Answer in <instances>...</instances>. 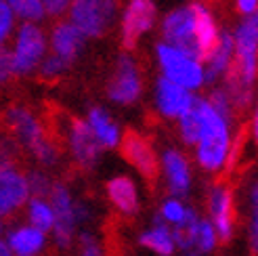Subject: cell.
Wrapping results in <instances>:
<instances>
[{
	"label": "cell",
	"instance_id": "obj_6",
	"mask_svg": "<svg viewBox=\"0 0 258 256\" xmlns=\"http://www.w3.org/2000/svg\"><path fill=\"white\" fill-rule=\"evenodd\" d=\"M55 133L63 145L68 160L78 168L80 172H90L97 168V164L101 162L103 149L97 137L90 131V126L84 118H66L61 122L59 131L55 128Z\"/></svg>",
	"mask_w": 258,
	"mask_h": 256
},
{
	"label": "cell",
	"instance_id": "obj_9",
	"mask_svg": "<svg viewBox=\"0 0 258 256\" xmlns=\"http://www.w3.org/2000/svg\"><path fill=\"white\" fill-rule=\"evenodd\" d=\"M160 178L168 196L187 200L196 187V162L178 145H164L160 149Z\"/></svg>",
	"mask_w": 258,
	"mask_h": 256
},
{
	"label": "cell",
	"instance_id": "obj_2",
	"mask_svg": "<svg viewBox=\"0 0 258 256\" xmlns=\"http://www.w3.org/2000/svg\"><path fill=\"white\" fill-rule=\"evenodd\" d=\"M5 131L21 151L32 158L38 168L53 170L63 162L66 151L55 131L38 116V111L25 103H11L5 109Z\"/></svg>",
	"mask_w": 258,
	"mask_h": 256
},
{
	"label": "cell",
	"instance_id": "obj_4",
	"mask_svg": "<svg viewBox=\"0 0 258 256\" xmlns=\"http://www.w3.org/2000/svg\"><path fill=\"white\" fill-rule=\"evenodd\" d=\"M204 210L223 244H229L237 233V223L241 219L239 212V194L235 191L233 183L225 176L212 178L204 194Z\"/></svg>",
	"mask_w": 258,
	"mask_h": 256
},
{
	"label": "cell",
	"instance_id": "obj_35",
	"mask_svg": "<svg viewBox=\"0 0 258 256\" xmlns=\"http://www.w3.org/2000/svg\"><path fill=\"white\" fill-rule=\"evenodd\" d=\"M256 158H258V149H256Z\"/></svg>",
	"mask_w": 258,
	"mask_h": 256
},
{
	"label": "cell",
	"instance_id": "obj_8",
	"mask_svg": "<svg viewBox=\"0 0 258 256\" xmlns=\"http://www.w3.org/2000/svg\"><path fill=\"white\" fill-rule=\"evenodd\" d=\"M143 93H145L143 72H141L137 59L128 50H124L115 59L113 72L105 86V97L109 103L118 107H133L141 101Z\"/></svg>",
	"mask_w": 258,
	"mask_h": 256
},
{
	"label": "cell",
	"instance_id": "obj_32",
	"mask_svg": "<svg viewBox=\"0 0 258 256\" xmlns=\"http://www.w3.org/2000/svg\"><path fill=\"white\" fill-rule=\"evenodd\" d=\"M72 3L74 0H42V5L46 9V15L53 17V19H61L63 15H68Z\"/></svg>",
	"mask_w": 258,
	"mask_h": 256
},
{
	"label": "cell",
	"instance_id": "obj_34",
	"mask_svg": "<svg viewBox=\"0 0 258 256\" xmlns=\"http://www.w3.org/2000/svg\"><path fill=\"white\" fill-rule=\"evenodd\" d=\"M0 256H15V254L11 252V248L5 244V241H0Z\"/></svg>",
	"mask_w": 258,
	"mask_h": 256
},
{
	"label": "cell",
	"instance_id": "obj_1",
	"mask_svg": "<svg viewBox=\"0 0 258 256\" xmlns=\"http://www.w3.org/2000/svg\"><path fill=\"white\" fill-rule=\"evenodd\" d=\"M193 113L198 120V141L189 149L191 158L202 174L221 178L235 168L243 131H239L237 122L223 116L208 97H198Z\"/></svg>",
	"mask_w": 258,
	"mask_h": 256
},
{
	"label": "cell",
	"instance_id": "obj_3",
	"mask_svg": "<svg viewBox=\"0 0 258 256\" xmlns=\"http://www.w3.org/2000/svg\"><path fill=\"white\" fill-rule=\"evenodd\" d=\"M48 53L50 42L42 25L21 21L15 36L11 38V46L0 53V80L7 84L15 78L38 74Z\"/></svg>",
	"mask_w": 258,
	"mask_h": 256
},
{
	"label": "cell",
	"instance_id": "obj_31",
	"mask_svg": "<svg viewBox=\"0 0 258 256\" xmlns=\"http://www.w3.org/2000/svg\"><path fill=\"white\" fill-rule=\"evenodd\" d=\"M17 15H15V11H13L5 0L0 3V40L3 42H7V40H11L13 36H15V32H17Z\"/></svg>",
	"mask_w": 258,
	"mask_h": 256
},
{
	"label": "cell",
	"instance_id": "obj_14",
	"mask_svg": "<svg viewBox=\"0 0 258 256\" xmlns=\"http://www.w3.org/2000/svg\"><path fill=\"white\" fill-rule=\"evenodd\" d=\"M158 9L151 0H128L120 19V42L124 50H135L139 40L156 28Z\"/></svg>",
	"mask_w": 258,
	"mask_h": 256
},
{
	"label": "cell",
	"instance_id": "obj_26",
	"mask_svg": "<svg viewBox=\"0 0 258 256\" xmlns=\"http://www.w3.org/2000/svg\"><path fill=\"white\" fill-rule=\"evenodd\" d=\"M25 223H30L38 229H42L44 233H53L55 223H57V214H55V206L50 198L44 196H32V200L25 206Z\"/></svg>",
	"mask_w": 258,
	"mask_h": 256
},
{
	"label": "cell",
	"instance_id": "obj_24",
	"mask_svg": "<svg viewBox=\"0 0 258 256\" xmlns=\"http://www.w3.org/2000/svg\"><path fill=\"white\" fill-rule=\"evenodd\" d=\"M193 11H196V36H198V53L202 61H206L214 46L221 40L223 30L218 28V23L212 15V11L206 7L204 3H191Z\"/></svg>",
	"mask_w": 258,
	"mask_h": 256
},
{
	"label": "cell",
	"instance_id": "obj_25",
	"mask_svg": "<svg viewBox=\"0 0 258 256\" xmlns=\"http://www.w3.org/2000/svg\"><path fill=\"white\" fill-rule=\"evenodd\" d=\"M164 223H168L170 227H174L176 231H183V229H189L193 223L200 219V212L196 206L187 204V200L176 198V196H166L156 212Z\"/></svg>",
	"mask_w": 258,
	"mask_h": 256
},
{
	"label": "cell",
	"instance_id": "obj_10",
	"mask_svg": "<svg viewBox=\"0 0 258 256\" xmlns=\"http://www.w3.org/2000/svg\"><path fill=\"white\" fill-rule=\"evenodd\" d=\"M32 200V187L28 170L19 160H3L0 164V216L3 221H13L21 214Z\"/></svg>",
	"mask_w": 258,
	"mask_h": 256
},
{
	"label": "cell",
	"instance_id": "obj_15",
	"mask_svg": "<svg viewBox=\"0 0 258 256\" xmlns=\"http://www.w3.org/2000/svg\"><path fill=\"white\" fill-rule=\"evenodd\" d=\"M160 36H162L164 42L178 46V48L187 50V53L200 57L198 36H196V11H193V5L172 9L168 15H164V19L160 23Z\"/></svg>",
	"mask_w": 258,
	"mask_h": 256
},
{
	"label": "cell",
	"instance_id": "obj_17",
	"mask_svg": "<svg viewBox=\"0 0 258 256\" xmlns=\"http://www.w3.org/2000/svg\"><path fill=\"white\" fill-rule=\"evenodd\" d=\"M103 189H105V198L109 202V206L122 219H135L141 212V194L133 176L113 174L111 178L105 181Z\"/></svg>",
	"mask_w": 258,
	"mask_h": 256
},
{
	"label": "cell",
	"instance_id": "obj_27",
	"mask_svg": "<svg viewBox=\"0 0 258 256\" xmlns=\"http://www.w3.org/2000/svg\"><path fill=\"white\" fill-rule=\"evenodd\" d=\"M5 3L15 11V15L21 21L28 23H40L46 15V9L42 5V0H5Z\"/></svg>",
	"mask_w": 258,
	"mask_h": 256
},
{
	"label": "cell",
	"instance_id": "obj_18",
	"mask_svg": "<svg viewBox=\"0 0 258 256\" xmlns=\"http://www.w3.org/2000/svg\"><path fill=\"white\" fill-rule=\"evenodd\" d=\"M3 241L15 256H42L53 237L30 223H15L7 229Z\"/></svg>",
	"mask_w": 258,
	"mask_h": 256
},
{
	"label": "cell",
	"instance_id": "obj_33",
	"mask_svg": "<svg viewBox=\"0 0 258 256\" xmlns=\"http://www.w3.org/2000/svg\"><path fill=\"white\" fill-rule=\"evenodd\" d=\"M237 11H239V15H252V13L258 11V0H237L235 3Z\"/></svg>",
	"mask_w": 258,
	"mask_h": 256
},
{
	"label": "cell",
	"instance_id": "obj_22",
	"mask_svg": "<svg viewBox=\"0 0 258 256\" xmlns=\"http://www.w3.org/2000/svg\"><path fill=\"white\" fill-rule=\"evenodd\" d=\"M137 244L143 250L156 254V256H174V254H178L176 229L170 227L168 223H164L158 214L153 216L151 223L137 235Z\"/></svg>",
	"mask_w": 258,
	"mask_h": 256
},
{
	"label": "cell",
	"instance_id": "obj_5",
	"mask_svg": "<svg viewBox=\"0 0 258 256\" xmlns=\"http://www.w3.org/2000/svg\"><path fill=\"white\" fill-rule=\"evenodd\" d=\"M153 57H156L160 76H164V78L185 86L193 93L202 91L206 86V66L200 57L191 55L178 46H172L164 40L156 42Z\"/></svg>",
	"mask_w": 258,
	"mask_h": 256
},
{
	"label": "cell",
	"instance_id": "obj_12",
	"mask_svg": "<svg viewBox=\"0 0 258 256\" xmlns=\"http://www.w3.org/2000/svg\"><path fill=\"white\" fill-rule=\"evenodd\" d=\"M198 93L180 86L164 76H158L151 84V109L164 122H178L187 111L193 109Z\"/></svg>",
	"mask_w": 258,
	"mask_h": 256
},
{
	"label": "cell",
	"instance_id": "obj_11",
	"mask_svg": "<svg viewBox=\"0 0 258 256\" xmlns=\"http://www.w3.org/2000/svg\"><path fill=\"white\" fill-rule=\"evenodd\" d=\"M118 17V0H74L68 19L88 40L111 32Z\"/></svg>",
	"mask_w": 258,
	"mask_h": 256
},
{
	"label": "cell",
	"instance_id": "obj_29",
	"mask_svg": "<svg viewBox=\"0 0 258 256\" xmlns=\"http://www.w3.org/2000/svg\"><path fill=\"white\" fill-rule=\"evenodd\" d=\"M70 68H72L70 63H66L61 57H57V55H53V53H48L46 59L42 61L40 70H38V78L44 80V82H57V80H61L63 76L68 74Z\"/></svg>",
	"mask_w": 258,
	"mask_h": 256
},
{
	"label": "cell",
	"instance_id": "obj_7",
	"mask_svg": "<svg viewBox=\"0 0 258 256\" xmlns=\"http://www.w3.org/2000/svg\"><path fill=\"white\" fill-rule=\"evenodd\" d=\"M50 202L55 206V214H57V223L50 237H53V244L57 246V250L68 252L72 248H76V237H78L82 223H80V198L74 194L72 187L66 181H55L53 189L48 194Z\"/></svg>",
	"mask_w": 258,
	"mask_h": 256
},
{
	"label": "cell",
	"instance_id": "obj_21",
	"mask_svg": "<svg viewBox=\"0 0 258 256\" xmlns=\"http://www.w3.org/2000/svg\"><path fill=\"white\" fill-rule=\"evenodd\" d=\"M239 206L241 221L246 225V241L252 256H258V172L243 176L239 185Z\"/></svg>",
	"mask_w": 258,
	"mask_h": 256
},
{
	"label": "cell",
	"instance_id": "obj_23",
	"mask_svg": "<svg viewBox=\"0 0 258 256\" xmlns=\"http://www.w3.org/2000/svg\"><path fill=\"white\" fill-rule=\"evenodd\" d=\"M84 120L88 122L90 131L97 137V141L101 143L103 149H120L126 131L120 126V122L115 120L111 113L103 107V105H88Z\"/></svg>",
	"mask_w": 258,
	"mask_h": 256
},
{
	"label": "cell",
	"instance_id": "obj_16",
	"mask_svg": "<svg viewBox=\"0 0 258 256\" xmlns=\"http://www.w3.org/2000/svg\"><path fill=\"white\" fill-rule=\"evenodd\" d=\"M180 256H210L223 244L214 225L202 214L189 229L176 231Z\"/></svg>",
	"mask_w": 258,
	"mask_h": 256
},
{
	"label": "cell",
	"instance_id": "obj_30",
	"mask_svg": "<svg viewBox=\"0 0 258 256\" xmlns=\"http://www.w3.org/2000/svg\"><path fill=\"white\" fill-rule=\"evenodd\" d=\"M28 178H30L32 196H44V198H48L50 189H53V185L57 181V178H53L48 174V170L38 168V166H34V168L28 170Z\"/></svg>",
	"mask_w": 258,
	"mask_h": 256
},
{
	"label": "cell",
	"instance_id": "obj_28",
	"mask_svg": "<svg viewBox=\"0 0 258 256\" xmlns=\"http://www.w3.org/2000/svg\"><path fill=\"white\" fill-rule=\"evenodd\" d=\"M76 254L78 256H105V248L99 235L90 229H80L78 237H76Z\"/></svg>",
	"mask_w": 258,
	"mask_h": 256
},
{
	"label": "cell",
	"instance_id": "obj_13",
	"mask_svg": "<svg viewBox=\"0 0 258 256\" xmlns=\"http://www.w3.org/2000/svg\"><path fill=\"white\" fill-rule=\"evenodd\" d=\"M120 153L126 164L147 183H153L160 178V151L145 133L126 131L120 145Z\"/></svg>",
	"mask_w": 258,
	"mask_h": 256
},
{
	"label": "cell",
	"instance_id": "obj_20",
	"mask_svg": "<svg viewBox=\"0 0 258 256\" xmlns=\"http://www.w3.org/2000/svg\"><path fill=\"white\" fill-rule=\"evenodd\" d=\"M235 63V40H233V32L223 30L221 40L214 46L212 53L206 57L204 66H206V86H218L223 84Z\"/></svg>",
	"mask_w": 258,
	"mask_h": 256
},
{
	"label": "cell",
	"instance_id": "obj_19",
	"mask_svg": "<svg viewBox=\"0 0 258 256\" xmlns=\"http://www.w3.org/2000/svg\"><path fill=\"white\" fill-rule=\"evenodd\" d=\"M88 38L76 28L70 19H57L53 28L48 32V42H50V53L61 57L66 63L74 66L80 59L82 50L86 46Z\"/></svg>",
	"mask_w": 258,
	"mask_h": 256
}]
</instances>
